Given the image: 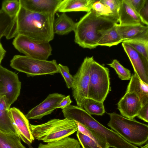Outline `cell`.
<instances>
[{
    "mask_svg": "<svg viewBox=\"0 0 148 148\" xmlns=\"http://www.w3.org/2000/svg\"><path fill=\"white\" fill-rule=\"evenodd\" d=\"M99 1L109 9L111 12V17L119 23L118 12L121 0H101Z\"/></svg>",
    "mask_w": 148,
    "mask_h": 148,
    "instance_id": "cell-32",
    "label": "cell"
},
{
    "mask_svg": "<svg viewBox=\"0 0 148 148\" xmlns=\"http://www.w3.org/2000/svg\"><path fill=\"white\" fill-rule=\"evenodd\" d=\"M12 45L20 53L32 58L47 60L52 55V49L49 42L37 44L22 35L15 37Z\"/></svg>",
    "mask_w": 148,
    "mask_h": 148,
    "instance_id": "cell-9",
    "label": "cell"
},
{
    "mask_svg": "<svg viewBox=\"0 0 148 148\" xmlns=\"http://www.w3.org/2000/svg\"><path fill=\"white\" fill-rule=\"evenodd\" d=\"M65 97L57 93L50 94L43 101L29 110L25 116L28 120L40 119L57 108L60 102Z\"/></svg>",
    "mask_w": 148,
    "mask_h": 148,
    "instance_id": "cell-11",
    "label": "cell"
},
{
    "mask_svg": "<svg viewBox=\"0 0 148 148\" xmlns=\"http://www.w3.org/2000/svg\"><path fill=\"white\" fill-rule=\"evenodd\" d=\"M6 52L5 50L3 48L0 42V65L2 60L5 56Z\"/></svg>",
    "mask_w": 148,
    "mask_h": 148,
    "instance_id": "cell-39",
    "label": "cell"
},
{
    "mask_svg": "<svg viewBox=\"0 0 148 148\" xmlns=\"http://www.w3.org/2000/svg\"><path fill=\"white\" fill-rule=\"evenodd\" d=\"M119 24L128 25L142 24L138 14L126 0H121L118 12Z\"/></svg>",
    "mask_w": 148,
    "mask_h": 148,
    "instance_id": "cell-17",
    "label": "cell"
},
{
    "mask_svg": "<svg viewBox=\"0 0 148 148\" xmlns=\"http://www.w3.org/2000/svg\"><path fill=\"white\" fill-rule=\"evenodd\" d=\"M115 148V147H112V148Z\"/></svg>",
    "mask_w": 148,
    "mask_h": 148,
    "instance_id": "cell-42",
    "label": "cell"
},
{
    "mask_svg": "<svg viewBox=\"0 0 148 148\" xmlns=\"http://www.w3.org/2000/svg\"><path fill=\"white\" fill-rule=\"evenodd\" d=\"M138 15L142 23L148 25V0L139 12Z\"/></svg>",
    "mask_w": 148,
    "mask_h": 148,
    "instance_id": "cell-35",
    "label": "cell"
},
{
    "mask_svg": "<svg viewBox=\"0 0 148 148\" xmlns=\"http://www.w3.org/2000/svg\"><path fill=\"white\" fill-rule=\"evenodd\" d=\"M30 127L34 139L46 143L68 137L78 130L75 121L65 118L52 119L40 125L30 124Z\"/></svg>",
    "mask_w": 148,
    "mask_h": 148,
    "instance_id": "cell-5",
    "label": "cell"
},
{
    "mask_svg": "<svg viewBox=\"0 0 148 148\" xmlns=\"http://www.w3.org/2000/svg\"><path fill=\"white\" fill-rule=\"evenodd\" d=\"M108 114L110 119L107 125L127 142L140 146L147 142V125L114 112Z\"/></svg>",
    "mask_w": 148,
    "mask_h": 148,
    "instance_id": "cell-4",
    "label": "cell"
},
{
    "mask_svg": "<svg viewBox=\"0 0 148 148\" xmlns=\"http://www.w3.org/2000/svg\"><path fill=\"white\" fill-rule=\"evenodd\" d=\"M110 90L109 69L93 58L91 64L87 98L103 103Z\"/></svg>",
    "mask_w": 148,
    "mask_h": 148,
    "instance_id": "cell-7",
    "label": "cell"
},
{
    "mask_svg": "<svg viewBox=\"0 0 148 148\" xmlns=\"http://www.w3.org/2000/svg\"><path fill=\"white\" fill-rule=\"evenodd\" d=\"M9 114L22 140L28 145L34 140L30 129V124L25 115L18 109L10 108Z\"/></svg>",
    "mask_w": 148,
    "mask_h": 148,
    "instance_id": "cell-13",
    "label": "cell"
},
{
    "mask_svg": "<svg viewBox=\"0 0 148 148\" xmlns=\"http://www.w3.org/2000/svg\"><path fill=\"white\" fill-rule=\"evenodd\" d=\"M55 15L33 12L21 6L16 17V37L22 35L37 44L49 42L54 37Z\"/></svg>",
    "mask_w": 148,
    "mask_h": 148,
    "instance_id": "cell-1",
    "label": "cell"
},
{
    "mask_svg": "<svg viewBox=\"0 0 148 148\" xmlns=\"http://www.w3.org/2000/svg\"><path fill=\"white\" fill-rule=\"evenodd\" d=\"M58 66L59 73L63 77L66 87L69 89L71 88L73 84L74 78L73 76L70 74L68 67L60 64H58Z\"/></svg>",
    "mask_w": 148,
    "mask_h": 148,
    "instance_id": "cell-33",
    "label": "cell"
},
{
    "mask_svg": "<svg viewBox=\"0 0 148 148\" xmlns=\"http://www.w3.org/2000/svg\"><path fill=\"white\" fill-rule=\"evenodd\" d=\"M138 14L139 11L145 4L147 0H126Z\"/></svg>",
    "mask_w": 148,
    "mask_h": 148,
    "instance_id": "cell-36",
    "label": "cell"
},
{
    "mask_svg": "<svg viewBox=\"0 0 148 148\" xmlns=\"http://www.w3.org/2000/svg\"><path fill=\"white\" fill-rule=\"evenodd\" d=\"M93 56L87 57L84 60L80 67L74 75L72 86L73 96L77 106L83 108L84 100L88 97L90 67Z\"/></svg>",
    "mask_w": 148,
    "mask_h": 148,
    "instance_id": "cell-8",
    "label": "cell"
},
{
    "mask_svg": "<svg viewBox=\"0 0 148 148\" xmlns=\"http://www.w3.org/2000/svg\"><path fill=\"white\" fill-rule=\"evenodd\" d=\"M76 135L83 148H110L109 146L101 145L89 137L82 134L78 131Z\"/></svg>",
    "mask_w": 148,
    "mask_h": 148,
    "instance_id": "cell-30",
    "label": "cell"
},
{
    "mask_svg": "<svg viewBox=\"0 0 148 148\" xmlns=\"http://www.w3.org/2000/svg\"><path fill=\"white\" fill-rule=\"evenodd\" d=\"M3 90V86L0 80V95Z\"/></svg>",
    "mask_w": 148,
    "mask_h": 148,
    "instance_id": "cell-40",
    "label": "cell"
},
{
    "mask_svg": "<svg viewBox=\"0 0 148 148\" xmlns=\"http://www.w3.org/2000/svg\"><path fill=\"white\" fill-rule=\"evenodd\" d=\"M122 45L133 66L134 73L142 81L148 84V60L128 45L123 42Z\"/></svg>",
    "mask_w": 148,
    "mask_h": 148,
    "instance_id": "cell-12",
    "label": "cell"
},
{
    "mask_svg": "<svg viewBox=\"0 0 148 148\" xmlns=\"http://www.w3.org/2000/svg\"><path fill=\"white\" fill-rule=\"evenodd\" d=\"M72 101L70 99L69 95L64 97L60 102L58 108H60L62 109L70 105Z\"/></svg>",
    "mask_w": 148,
    "mask_h": 148,
    "instance_id": "cell-38",
    "label": "cell"
},
{
    "mask_svg": "<svg viewBox=\"0 0 148 148\" xmlns=\"http://www.w3.org/2000/svg\"><path fill=\"white\" fill-rule=\"evenodd\" d=\"M22 7L42 14H55L62 0H20Z\"/></svg>",
    "mask_w": 148,
    "mask_h": 148,
    "instance_id": "cell-14",
    "label": "cell"
},
{
    "mask_svg": "<svg viewBox=\"0 0 148 148\" xmlns=\"http://www.w3.org/2000/svg\"><path fill=\"white\" fill-rule=\"evenodd\" d=\"M117 26L123 41L133 40H148V26L142 24L122 26L117 24Z\"/></svg>",
    "mask_w": 148,
    "mask_h": 148,
    "instance_id": "cell-16",
    "label": "cell"
},
{
    "mask_svg": "<svg viewBox=\"0 0 148 148\" xmlns=\"http://www.w3.org/2000/svg\"><path fill=\"white\" fill-rule=\"evenodd\" d=\"M13 69L25 73L28 77L59 73L56 61L42 60L25 56L15 55L10 62Z\"/></svg>",
    "mask_w": 148,
    "mask_h": 148,
    "instance_id": "cell-6",
    "label": "cell"
},
{
    "mask_svg": "<svg viewBox=\"0 0 148 148\" xmlns=\"http://www.w3.org/2000/svg\"><path fill=\"white\" fill-rule=\"evenodd\" d=\"M83 108L90 115L102 116L105 112L103 103L86 98L82 104Z\"/></svg>",
    "mask_w": 148,
    "mask_h": 148,
    "instance_id": "cell-26",
    "label": "cell"
},
{
    "mask_svg": "<svg viewBox=\"0 0 148 148\" xmlns=\"http://www.w3.org/2000/svg\"><path fill=\"white\" fill-rule=\"evenodd\" d=\"M92 10L99 16H108L116 21L111 17V12L109 9L100 2L99 1H96L93 4Z\"/></svg>",
    "mask_w": 148,
    "mask_h": 148,
    "instance_id": "cell-34",
    "label": "cell"
},
{
    "mask_svg": "<svg viewBox=\"0 0 148 148\" xmlns=\"http://www.w3.org/2000/svg\"><path fill=\"white\" fill-rule=\"evenodd\" d=\"M75 121L77 125V131L80 132L99 144L103 145L109 146L106 140L97 132L86 127L79 123Z\"/></svg>",
    "mask_w": 148,
    "mask_h": 148,
    "instance_id": "cell-29",
    "label": "cell"
},
{
    "mask_svg": "<svg viewBox=\"0 0 148 148\" xmlns=\"http://www.w3.org/2000/svg\"><path fill=\"white\" fill-rule=\"evenodd\" d=\"M16 17H10L2 9H0V42L4 36L8 40L15 37Z\"/></svg>",
    "mask_w": 148,
    "mask_h": 148,
    "instance_id": "cell-22",
    "label": "cell"
},
{
    "mask_svg": "<svg viewBox=\"0 0 148 148\" xmlns=\"http://www.w3.org/2000/svg\"><path fill=\"white\" fill-rule=\"evenodd\" d=\"M10 108L4 97L0 95V131L8 134L19 135L9 114V110Z\"/></svg>",
    "mask_w": 148,
    "mask_h": 148,
    "instance_id": "cell-19",
    "label": "cell"
},
{
    "mask_svg": "<svg viewBox=\"0 0 148 148\" xmlns=\"http://www.w3.org/2000/svg\"><path fill=\"white\" fill-rule=\"evenodd\" d=\"M116 24L118 23L112 18L99 16L92 10L76 23L75 42L83 48H95L102 36Z\"/></svg>",
    "mask_w": 148,
    "mask_h": 148,
    "instance_id": "cell-2",
    "label": "cell"
},
{
    "mask_svg": "<svg viewBox=\"0 0 148 148\" xmlns=\"http://www.w3.org/2000/svg\"><path fill=\"white\" fill-rule=\"evenodd\" d=\"M122 42L130 46L148 60V40H129Z\"/></svg>",
    "mask_w": 148,
    "mask_h": 148,
    "instance_id": "cell-28",
    "label": "cell"
},
{
    "mask_svg": "<svg viewBox=\"0 0 148 148\" xmlns=\"http://www.w3.org/2000/svg\"><path fill=\"white\" fill-rule=\"evenodd\" d=\"M142 148H148V143H147V144L144 146L141 147Z\"/></svg>",
    "mask_w": 148,
    "mask_h": 148,
    "instance_id": "cell-41",
    "label": "cell"
},
{
    "mask_svg": "<svg viewBox=\"0 0 148 148\" xmlns=\"http://www.w3.org/2000/svg\"><path fill=\"white\" fill-rule=\"evenodd\" d=\"M108 64L115 70L119 78L121 80L130 79L131 77L130 71L123 67L117 60H114L111 63Z\"/></svg>",
    "mask_w": 148,
    "mask_h": 148,
    "instance_id": "cell-31",
    "label": "cell"
},
{
    "mask_svg": "<svg viewBox=\"0 0 148 148\" xmlns=\"http://www.w3.org/2000/svg\"><path fill=\"white\" fill-rule=\"evenodd\" d=\"M126 92L136 95L142 106L148 103V84L142 81L135 73L131 76Z\"/></svg>",
    "mask_w": 148,
    "mask_h": 148,
    "instance_id": "cell-18",
    "label": "cell"
},
{
    "mask_svg": "<svg viewBox=\"0 0 148 148\" xmlns=\"http://www.w3.org/2000/svg\"><path fill=\"white\" fill-rule=\"evenodd\" d=\"M0 80L3 90L0 95L3 96L8 106L11 105L19 97L21 82L17 74L0 65Z\"/></svg>",
    "mask_w": 148,
    "mask_h": 148,
    "instance_id": "cell-10",
    "label": "cell"
},
{
    "mask_svg": "<svg viewBox=\"0 0 148 148\" xmlns=\"http://www.w3.org/2000/svg\"><path fill=\"white\" fill-rule=\"evenodd\" d=\"M95 0H62L58 12H65L84 11L88 12L92 10Z\"/></svg>",
    "mask_w": 148,
    "mask_h": 148,
    "instance_id": "cell-20",
    "label": "cell"
},
{
    "mask_svg": "<svg viewBox=\"0 0 148 148\" xmlns=\"http://www.w3.org/2000/svg\"><path fill=\"white\" fill-rule=\"evenodd\" d=\"M116 24L108 29L101 37L97 42L98 46L110 47L116 45L123 41L119 33Z\"/></svg>",
    "mask_w": 148,
    "mask_h": 148,
    "instance_id": "cell-23",
    "label": "cell"
},
{
    "mask_svg": "<svg viewBox=\"0 0 148 148\" xmlns=\"http://www.w3.org/2000/svg\"><path fill=\"white\" fill-rule=\"evenodd\" d=\"M0 148H26L22 144L19 135L0 131Z\"/></svg>",
    "mask_w": 148,
    "mask_h": 148,
    "instance_id": "cell-25",
    "label": "cell"
},
{
    "mask_svg": "<svg viewBox=\"0 0 148 148\" xmlns=\"http://www.w3.org/2000/svg\"><path fill=\"white\" fill-rule=\"evenodd\" d=\"M142 106L138 97L132 92H126L117 103L121 115L129 119L137 116Z\"/></svg>",
    "mask_w": 148,
    "mask_h": 148,
    "instance_id": "cell-15",
    "label": "cell"
},
{
    "mask_svg": "<svg viewBox=\"0 0 148 148\" xmlns=\"http://www.w3.org/2000/svg\"><path fill=\"white\" fill-rule=\"evenodd\" d=\"M21 7L20 0H5L3 1L1 9L12 18L16 17Z\"/></svg>",
    "mask_w": 148,
    "mask_h": 148,
    "instance_id": "cell-27",
    "label": "cell"
},
{
    "mask_svg": "<svg viewBox=\"0 0 148 148\" xmlns=\"http://www.w3.org/2000/svg\"><path fill=\"white\" fill-rule=\"evenodd\" d=\"M76 23L63 12L54 20L53 24V32L54 34L59 35H64L74 31Z\"/></svg>",
    "mask_w": 148,
    "mask_h": 148,
    "instance_id": "cell-21",
    "label": "cell"
},
{
    "mask_svg": "<svg viewBox=\"0 0 148 148\" xmlns=\"http://www.w3.org/2000/svg\"><path fill=\"white\" fill-rule=\"evenodd\" d=\"M62 111L65 118L76 121L98 133L106 140L110 147L141 148L127 142L115 132L100 123L82 108L70 105Z\"/></svg>",
    "mask_w": 148,
    "mask_h": 148,
    "instance_id": "cell-3",
    "label": "cell"
},
{
    "mask_svg": "<svg viewBox=\"0 0 148 148\" xmlns=\"http://www.w3.org/2000/svg\"><path fill=\"white\" fill-rule=\"evenodd\" d=\"M38 148H81L79 141L67 137L46 144L40 143Z\"/></svg>",
    "mask_w": 148,
    "mask_h": 148,
    "instance_id": "cell-24",
    "label": "cell"
},
{
    "mask_svg": "<svg viewBox=\"0 0 148 148\" xmlns=\"http://www.w3.org/2000/svg\"><path fill=\"white\" fill-rule=\"evenodd\" d=\"M137 116L144 121L148 122V103L142 106Z\"/></svg>",
    "mask_w": 148,
    "mask_h": 148,
    "instance_id": "cell-37",
    "label": "cell"
}]
</instances>
